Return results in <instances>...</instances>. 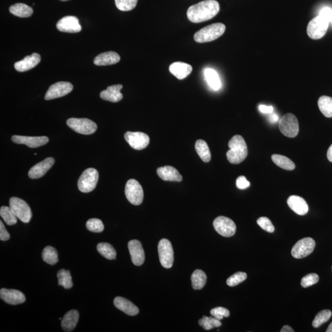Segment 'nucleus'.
<instances>
[{
	"instance_id": "f257e3e1",
	"label": "nucleus",
	"mask_w": 332,
	"mask_h": 332,
	"mask_svg": "<svg viewBox=\"0 0 332 332\" xmlns=\"http://www.w3.org/2000/svg\"><path fill=\"white\" fill-rule=\"evenodd\" d=\"M220 5L215 0H206L190 6L187 17L190 22L200 23L212 19L219 13Z\"/></svg>"
},
{
	"instance_id": "f03ea898",
	"label": "nucleus",
	"mask_w": 332,
	"mask_h": 332,
	"mask_svg": "<svg viewBox=\"0 0 332 332\" xmlns=\"http://www.w3.org/2000/svg\"><path fill=\"white\" fill-rule=\"evenodd\" d=\"M228 146L230 150L226 153V157L230 163L240 164L246 158L248 150L243 137L239 135L233 137L229 141Z\"/></svg>"
},
{
	"instance_id": "7ed1b4c3",
	"label": "nucleus",
	"mask_w": 332,
	"mask_h": 332,
	"mask_svg": "<svg viewBox=\"0 0 332 332\" xmlns=\"http://www.w3.org/2000/svg\"><path fill=\"white\" fill-rule=\"evenodd\" d=\"M225 25L221 23L213 24L196 32L194 35V40L199 43L210 42L221 37L225 33Z\"/></svg>"
},
{
	"instance_id": "20e7f679",
	"label": "nucleus",
	"mask_w": 332,
	"mask_h": 332,
	"mask_svg": "<svg viewBox=\"0 0 332 332\" xmlns=\"http://www.w3.org/2000/svg\"><path fill=\"white\" fill-rule=\"evenodd\" d=\"M98 180V171L94 168L87 169L80 176L78 187L82 193H89L95 189Z\"/></svg>"
},
{
	"instance_id": "39448f33",
	"label": "nucleus",
	"mask_w": 332,
	"mask_h": 332,
	"mask_svg": "<svg viewBox=\"0 0 332 332\" xmlns=\"http://www.w3.org/2000/svg\"><path fill=\"white\" fill-rule=\"evenodd\" d=\"M279 128L282 134L285 136L294 138L299 134V121L294 114H286L279 120Z\"/></svg>"
},
{
	"instance_id": "423d86ee",
	"label": "nucleus",
	"mask_w": 332,
	"mask_h": 332,
	"mask_svg": "<svg viewBox=\"0 0 332 332\" xmlns=\"http://www.w3.org/2000/svg\"><path fill=\"white\" fill-rule=\"evenodd\" d=\"M10 207L16 216L24 223L31 221L32 212L28 204L22 199L13 197L10 200Z\"/></svg>"
},
{
	"instance_id": "0eeeda50",
	"label": "nucleus",
	"mask_w": 332,
	"mask_h": 332,
	"mask_svg": "<svg viewBox=\"0 0 332 332\" xmlns=\"http://www.w3.org/2000/svg\"><path fill=\"white\" fill-rule=\"evenodd\" d=\"M329 22L319 15L311 20L307 27V33L313 40H319L326 35Z\"/></svg>"
},
{
	"instance_id": "6e6552de",
	"label": "nucleus",
	"mask_w": 332,
	"mask_h": 332,
	"mask_svg": "<svg viewBox=\"0 0 332 332\" xmlns=\"http://www.w3.org/2000/svg\"><path fill=\"white\" fill-rule=\"evenodd\" d=\"M66 125L75 132L84 135L94 134L97 129V125L87 118H70Z\"/></svg>"
},
{
	"instance_id": "1a4fd4ad",
	"label": "nucleus",
	"mask_w": 332,
	"mask_h": 332,
	"mask_svg": "<svg viewBox=\"0 0 332 332\" xmlns=\"http://www.w3.org/2000/svg\"><path fill=\"white\" fill-rule=\"evenodd\" d=\"M125 194L127 200L133 205L139 206L143 202V189L136 180L127 181L125 187Z\"/></svg>"
},
{
	"instance_id": "9d476101",
	"label": "nucleus",
	"mask_w": 332,
	"mask_h": 332,
	"mask_svg": "<svg viewBox=\"0 0 332 332\" xmlns=\"http://www.w3.org/2000/svg\"><path fill=\"white\" fill-rule=\"evenodd\" d=\"M158 253L160 263L165 269H171L173 267L174 256V250L171 242L166 239L160 240L158 244Z\"/></svg>"
},
{
	"instance_id": "9b49d317",
	"label": "nucleus",
	"mask_w": 332,
	"mask_h": 332,
	"mask_svg": "<svg viewBox=\"0 0 332 332\" xmlns=\"http://www.w3.org/2000/svg\"><path fill=\"white\" fill-rule=\"evenodd\" d=\"M213 225L215 231L222 237H233L237 231V226L232 220L224 216H220L214 220Z\"/></svg>"
},
{
	"instance_id": "f8f14e48",
	"label": "nucleus",
	"mask_w": 332,
	"mask_h": 332,
	"mask_svg": "<svg viewBox=\"0 0 332 332\" xmlns=\"http://www.w3.org/2000/svg\"><path fill=\"white\" fill-rule=\"evenodd\" d=\"M316 246L315 240L311 237L303 238L299 240L292 249V255L294 258L300 259L306 257L313 253Z\"/></svg>"
},
{
	"instance_id": "ddd939ff",
	"label": "nucleus",
	"mask_w": 332,
	"mask_h": 332,
	"mask_svg": "<svg viewBox=\"0 0 332 332\" xmlns=\"http://www.w3.org/2000/svg\"><path fill=\"white\" fill-rule=\"evenodd\" d=\"M125 139L129 145L136 150H143L150 143V137L141 132H127L125 134Z\"/></svg>"
},
{
	"instance_id": "4468645a",
	"label": "nucleus",
	"mask_w": 332,
	"mask_h": 332,
	"mask_svg": "<svg viewBox=\"0 0 332 332\" xmlns=\"http://www.w3.org/2000/svg\"><path fill=\"white\" fill-rule=\"evenodd\" d=\"M73 86L69 82L60 81L49 87L45 95V100H49L63 97L72 92Z\"/></svg>"
},
{
	"instance_id": "2eb2a0df",
	"label": "nucleus",
	"mask_w": 332,
	"mask_h": 332,
	"mask_svg": "<svg viewBox=\"0 0 332 332\" xmlns=\"http://www.w3.org/2000/svg\"><path fill=\"white\" fill-rule=\"evenodd\" d=\"M57 29L66 33H79L82 28L79 19L75 16H65L59 20L56 24Z\"/></svg>"
},
{
	"instance_id": "dca6fc26",
	"label": "nucleus",
	"mask_w": 332,
	"mask_h": 332,
	"mask_svg": "<svg viewBox=\"0 0 332 332\" xmlns=\"http://www.w3.org/2000/svg\"><path fill=\"white\" fill-rule=\"evenodd\" d=\"M14 143L24 144L30 148H35L46 145L49 142V139L46 136L29 137L13 136L11 138Z\"/></svg>"
},
{
	"instance_id": "f3484780",
	"label": "nucleus",
	"mask_w": 332,
	"mask_h": 332,
	"mask_svg": "<svg viewBox=\"0 0 332 332\" xmlns=\"http://www.w3.org/2000/svg\"><path fill=\"white\" fill-rule=\"evenodd\" d=\"M55 160L53 158H47L32 167L29 172V177L32 179H37L44 176L53 166Z\"/></svg>"
},
{
	"instance_id": "a211bd4d",
	"label": "nucleus",
	"mask_w": 332,
	"mask_h": 332,
	"mask_svg": "<svg viewBox=\"0 0 332 332\" xmlns=\"http://www.w3.org/2000/svg\"><path fill=\"white\" fill-rule=\"evenodd\" d=\"M0 297L2 300L11 305H17L26 301V297L22 292L17 290L2 288L0 290Z\"/></svg>"
},
{
	"instance_id": "6ab92c4d",
	"label": "nucleus",
	"mask_w": 332,
	"mask_h": 332,
	"mask_svg": "<svg viewBox=\"0 0 332 332\" xmlns=\"http://www.w3.org/2000/svg\"><path fill=\"white\" fill-rule=\"evenodd\" d=\"M132 262L136 266H141L145 262V253L141 242L138 240H132L128 243Z\"/></svg>"
},
{
	"instance_id": "aec40b11",
	"label": "nucleus",
	"mask_w": 332,
	"mask_h": 332,
	"mask_svg": "<svg viewBox=\"0 0 332 332\" xmlns=\"http://www.w3.org/2000/svg\"><path fill=\"white\" fill-rule=\"evenodd\" d=\"M41 61V56L37 53H33L31 56H26L23 60L17 62L15 64V68L17 72H24L35 67Z\"/></svg>"
},
{
	"instance_id": "412c9836",
	"label": "nucleus",
	"mask_w": 332,
	"mask_h": 332,
	"mask_svg": "<svg viewBox=\"0 0 332 332\" xmlns=\"http://www.w3.org/2000/svg\"><path fill=\"white\" fill-rule=\"evenodd\" d=\"M123 88L121 84H116L108 87L106 90L100 93V98L106 101L116 103L121 101L123 99V95L121 93V89Z\"/></svg>"
},
{
	"instance_id": "4be33fe9",
	"label": "nucleus",
	"mask_w": 332,
	"mask_h": 332,
	"mask_svg": "<svg viewBox=\"0 0 332 332\" xmlns=\"http://www.w3.org/2000/svg\"><path fill=\"white\" fill-rule=\"evenodd\" d=\"M287 205L298 215H304L308 212V204L301 197L295 195L290 196L287 199Z\"/></svg>"
},
{
	"instance_id": "5701e85b",
	"label": "nucleus",
	"mask_w": 332,
	"mask_h": 332,
	"mask_svg": "<svg viewBox=\"0 0 332 332\" xmlns=\"http://www.w3.org/2000/svg\"><path fill=\"white\" fill-rule=\"evenodd\" d=\"M114 304L116 308L123 311L131 316L138 315L139 313V308L133 304L131 301L125 299V298L117 297L114 300Z\"/></svg>"
},
{
	"instance_id": "b1692460",
	"label": "nucleus",
	"mask_w": 332,
	"mask_h": 332,
	"mask_svg": "<svg viewBox=\"0 0 332 332\" xmlns=\"http://www.w3.org/2000/svg\"><path fill=\"white\" fill-rule=\"evenodd\" d=\"M157 174L162 180L171 182H181L182 176L173 166H166L158 168Z\"/></svg>"
},
{
	"instance_id": "393cba45",
	"label": "nucleus",
	"mask_w": 332,
	"mask_h": 332,
	"mask_svg": "<svg viewBox=\"0 0 332 332\" xmlns=\"http://www.w3.org/2000/svg\"><path fill=\"white\" fill-rule=\"evenodd\" d=\"M120 61V56L113 51L105 52L95 57L94 63L98 66L113 65Z\"/></svg>"
},
{
	"instance_id": "a878e982",
	"label": "nucleus",
	"mask_w": 332,
	"mask_h": 332,
	"mask_svg": "<svg viewBox=\"0 0 332 332\" xmlns=\"http://www.w3.org/2000/svg\"><path fill=\"white\" fill-rule=\"evenodd\" d=\"M193 70V68L189 64L183 63H174L169 66V71L178 79H184L187 78Z\"/></svg>"
},
{
	"instance_id": "bb28decb",
	"label": "nucleus",
	"mask_w": 332,
	"mask_h": 332,
	"mask_svg": "<svg viewBox=\"0 0 332 332\" xmlns=\"http://www.w3.org/2000/svg\"><path fill=\"white\" fill-rule=\"evenodd\" d=\"M79 320V313L77 310L68 311L62 319V327L64 331L72 332L76 327Z\"/></svg>"
},
{
	"instance_id": "cd10ccee",
	"label": "nucleus",
	"mask_w": 332,
	"mask_h": 332,
	"mask_svg": "<svg viewBox=\"0 0 332 332\" xmlns=\"http://www.w3.org/2000/svg\"><path fill=\"white\" fill-rule=\"evenodd\" d=\"M10 12L19 17H29L33 15V9L24 3H16L10 8Z\"/></svg>"
},
{
	"instance_id": "c85d7f7f",
	"label": "nucleus",
	"mask_w": 332,
	"mask_h": 332,
	"mask_svg": "<svg viewBox=\"0 0 332 332\" xmlns=\"http://www.w3.org/2000/svg\"><path fill=\"white\" fill-rule=\"evenodd\" d=\"M195 149L199 157L204 162H209L210 161L211 153L206 142L201 139L198 140L195 143Z\"/></svg>"
},
{
	"instance_id": "c756f323",
	"label": "nucleus",
	"mask_w": 332,
	"mask_h": 332,
	"mask_svg": "<svg viewBox=\"0 0 332 332\" xmlns=\"http://www.w3.org/2000/svg\"><path fill=\"white\" fill-rule=\"evenodd\" d=\"M205 75L210 88L215 91H218L221 89V81L216 71L212 68H207L205 70Z\"/></svg>"
},
{
	"instance_id": "7c9ffc66",
	"label": "nucleus",
	"mask_w": 332,
	"mask_h": 332,
	"mask_svg": "<svg viewBox=\"0 0 332 332\" xmlns=\"http://www.w3.org/2000/svg\"><path fill=\"white\" fill-rule=\"evenodd\" d=\"M191 279L192 287L194 289L200 290L206 285L207 276L202 270L196 269L192 274Z\"/></svg>"
},
{
	"instance_id": "2f4dec72",
	"label": "nucleus",
	"mask_w": 332,
	"mask_h": 332,
	"mask_svg": "<svg viewBox=\"0 0 332 332\" xmlns=\"http://www.w3.org/2000/svg\"><path fill=\"white\" fill-rule=\"evenodd\" d=\"M271 159L274 164H276L279 168L285 169V170L292 171L295 168L294 162L285 156L272 155Z\"/></svg>"
},
{
	"instance_id": "473e14b6",
	"label": "nucleus",
	"mask_w": 332,
	"mask_h": 332,
	"mask_svg": "<svg viewBox=\"0 0 332 332\" xmlns=\"http://www.w3.org/2000/svg\"><path fill=\"white\" fill-rule=\"evenodd\" d=\"M318 106L320 111L327 118L332 117V98L328 96H322L318 100Z\"/></svg>"
},
{
	"instance_id": "72a5a7b5",
	"label": "nucleus",
	"mask_w": 332,
	"mask_h": 332,
	"mask_svg": "<svg viewBox=\"0 0 332 332\" xmlns=\"http://www.w3.org/2000/svg\"><path fill=\"white\" fill-rule=\"evenodd\" d=\"M97 251L108 260H114L116 257V252L111 244L101 242L97 245Z\"/></svg>"
},
{
	"instance_id": "f704fd0d",
	"label": "nucleus",
	"mask_w": 332,
	"mask_h": 332,
	"mask_svg": "<svg viewBox=\"0 0 332 332\" xmlns=\"http://www.w3.org/2000/svg\"><path fill=\"white\" fill-rule=\"evenodd\" d=\"M42 258L44 262L51 265H56L59 261L56 249L51 246H47L43 249Z\"/></svg>"
},
{
	"instance_id": "c9c22d12",
	"label": "nucleus",
	"mask_w": 332,
	"mask_h": 332,
	"mask_svg": "<svg viewBox=\"0 0 332 332\" xmlns=\"http://www.w3.org/2000/svg\"><path fill=\"white\" fill-rule=\"evenodd\" d=\"M59 285L63 286L66 289H69L73 287L72 278L70 271L61 269L57 272Z\"/></svg>"
},
{
	"instance_id": "e433bc0d",
	"label": "nucleus",
	"mask_w": 332,
	"mask_h": 332,
	"mask_svg": "<svg viewBox=\"0 0 332 332\" xmlns=\"http://www.w3.org/2000/svg\"><path fill=\"white\" fill-rule=\"evenodd\" d=\"M0 215L8 225H13L17 223V217L14 214L10 207L2 206L0 209Z\"/></svg>"
},
{
	"instance_id": "4c0bfd02",
	"label": "nucleus",
	"mask_w": 332,
	"mask_h": 332,
	"mask_svg": "<svg viewBox=\"0 0 332 332\" xmlns=\"http://www.w3.org/2000/svg\"><path fill=\"white\" fill-rule=\"evenodd\" d=\"M199 326L203 327L206 331H209L215 327L221 326V320L215 319L214 317L203 316L202 319L199 320Z\"/></svg>"
},
{
	"instance_id": "58836bf2",
	"label": "nucleus",
	"mask_w": 332,
	"mask_h": 332,
	"mask_svg": "<svg viewBox=\"0 0 332 332\" xmlns=\"http://www.w3.org/2000/svg\"><path fill=\"white\" fill-rule=\"evenodd\" d=\"M332 316V312L329 310H322L317 314L313 322V326L318 328L324 323L328 321Z\"/></svg>"
},
{
	"instance_id": "ea45409f",
	"label": "nucleus",
	"mask_w": 332,
	"mask_h": 332,
	"mask_svg": "<svg viewBox=\"0 0 332 332\" xmlns=\"http://www.w3.org/2000/svg\"><path fill=\"white\" fill-rule=\"evenodd\" d=\"M138 0H115L118 10L122 11H131L136 8Z\"/></svg>"
},
{
	"instance_id": "a19ab883",
	"label": "nucleus",
	"mask_w": 332,
	"mask_h": 332,
	"mask_svg": "<svg viewBox=\"0 0 332 332\" xmlns=\"http://www.w3.org/2000/svg\"><path fill=\"white\" fill-rule=\"evenodd\" d=\"M86 228L91 232L101 233L104 230V225L100 220L91 219L87 221Z\"/></svg>"
},
{
	"instance_id": "79ce46f5",
	"label": "nucleus",
	"mask_w": 332,
	"mask_h": 332,
	"mask_svg": "<svg viewBox=\"0 0 332 332\" xmlns=\"http://www.w3.org/2000/svg\"><path fill=\"white\" fill-rule=\"evenodd\" d=\"M247 274L244 272H237V273L233 274L226 281V284L230 287H235L236 285H239L247 279Z\"/></svg>"
},
{
	"instance_id": "37998d69",
	"label": "nucleus",
	"mask_w": 332,
	"mask_h": 332,
	"mask_svg": "<svg viewBox=\"0 0 332 332\" xmlns=\"http://www.w3.org/2000/svg\"><path fill=\"white\" fill-rule=\"evenodd\" d=\"M319 281V276L317 274L311 273L307 274L301 279V285L302 287L306 288L315 285Z\"/></svg>"
},
{
	"instance_id": "c03bdc74",
	"label": "nucleus",
	"mask_w": 332,
	"mask_h": 332,
	"mask_svg": "<svg viewBox=\"0 0 332 332\" xmlns=\"http://www.w3.org/2000/svg\"><path fill=\"white\" fill-rule=\"evenodd\" d=\"M210 315L215 319L221 320L223 319V317L230 316V313L227 309L223 307H217L210 311Z\"/></svg>"
},
{
	"instance_id": "a18cd8bd",
	"label": "nucleus",
	"mask_w": 332,
	"mask_h": 332,
	"mask_svg": "<svg viewBox=\"0 0 332 332\" xmlns=\"http://www.w3.org/2000/svg\"><path fill=\"white\" fill-rule=\"evenodd\" d=\"M257 223L263 230L267 231V232L273 233L275 230L272 222L267 217H260L257 220Z\"/></svg>"
},
{
	"instance_id": "49530a36",
	"label": "nucleus",
	"mask_w": 332,
	"mask_h": 332,
	"mask_svg": "<svg viewBox=\"0 0 332 332\" xmlns=\"http://www.w3.org/2000/svg\"><path fill=\"white\" fill-rule=\"evenodd\" d=\"M237 189L240 190H245L250 187V182L247 180V178L244 176H240L237 180Z\"/></svg>"
},
{
	"instance_id": "de8ad7c7",
	"label": "nucleus",
	"mask_w": 332,
	"mask_h": 332,
	"mask_svg": "<svg viewBox=\"0 0 332 332\" xmlns=\"http://www.w3.org/2000/svg\"><path fill=\"white\" fill-rule=\"evenodd\" d=\"M319 16H321L324 19L327 20L329 22L332 21V10L328 8V7H325L320 11Z\"/></svg>"
},
{
	"instance_id": "09e8293b",
	"label": "nucleus",
	"mask_w": 332,
	"mask_h": 332,
	"mask_svg": "<svg viewBox=\"0 0 332 332\" xmlns=\"http://www.w3.org/2000/svg\"><path fill=\"white\" fill-rule=\"evenodd\" d=\"M10 235L4 227L3 221H0V239L2 241H6L10 239Z\"/></svg>"
},
{
	"instance_id": "8fccbe9b",
	"label": "nucleus",
	"mask_w": 332,
	"mask_h": 332,
	"mask_svg": "<svg viewBox=\"0 0 332 332\" xmlns=\"http://www.w3.org/2000/svg\"><path fill=\"white\" fill-rule=\"evenodd\" d=\"M259 111L263 113L271 114L273 112V107L272 106H267V105H260Z\"/></svg>"
},
{
	"instance_id": "3c124183",
	"label": "nucleus",
	"mask_w": 332,
	"mask_h": 332,
	"mask_svg": "<svg viewBox=\"0 0 332 332\" xmlns=\"http://www.w3.org/2000/svg\"><path fill=\"white\" fill-rule=\"evenodd\" d=\"M269 120L271 123H276L278 122V121H279L278 114L273 113V112H272V113L270 114Z\"/></svg>"
},
{
	"instance_id": "603ef678",
	"label": "nucleus",
	"mask_w": 332,
	"mask_h": 332,
	"mask_svg": "<svg viewBox=\"0 0 332 332\" xmlns=\"http://www.w3.org/2000/svg\"><path fill=\"white\" fill-rule=\"evenodd\" d=\"M294 329L289 326H285L282 328L281 332H294Z\"/></svg>"
},
{
	"instance_id": "864d4df0",
	"label": "nucleus",
	"mask_w": 332,
	"mask_h": 332,
	"mask_svg": "<svg viewBox=\"0 0 332 332\" xmlns=\"http://www.w3.org/2000/svg\"><path fill=\"white\" fill-rule=\"evenodd\" d=\"M327 158H328L329 161L332 162V144L330 146L328 152H327Z\"/></svg>"
},
{
	"instance_id": "5fc2aeb1",
	"label": "nucleus",
	"mask_w": 332,
	"mask_h": 332,
	"mask_svg": "<svg viewBox=\"0 0 332 332\" xmlns=\"http://www.w3.org/2000/svg\"><path fill=\"white\" fill-rule=\"evenodd\" d=\"M326 332H332V322L329 325L328 328H327Z\"/></svg>"
},
{
	"instance_id": "6e6d98bb",
	"label": "nucleus",
	"mask_w": 332,
	"mask_h": 332,
	"mask_svg": "<svg viewBox=\"0 0 332 332\" xmlns=\"http://www.w3.org/2000/svg\"><path fill=\"white\" fill-rule=\"evenodd\" d=\"M61 1H68V0H61Z\"/></svg>"
},
{
	"instance_id": "4d7b16f0",
	"label": "nucleus",
	"mask_w": 332,
	"mask_h": 332,
	"mask_svg": "<svg viewBox=\"0 0 332 332\" xmlns=\"http://www.w3.org/2000/svg\"></svg>"
}]
</instances>
